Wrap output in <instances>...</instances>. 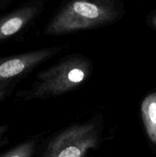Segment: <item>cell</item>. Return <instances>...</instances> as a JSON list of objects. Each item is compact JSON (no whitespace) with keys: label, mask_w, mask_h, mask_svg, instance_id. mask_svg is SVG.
<instances>
[{"label":"cell","mask_w":156,"mask_h":157,"mask_svg":"<svg viewBox=\"0 0 156 157\" xmlns=\"http://www.w3.org/2000/svg\"><path fill=\"white\" fill-rule=\"evenodd\" d=\"M113 0H71L50 21L47 35H60L107 24L117 17Z\"/></svg>","instance_id":"cell-1"},{"label":"cell","mask_w":156,"mask_h":157,"mask_svg":"<svg viewBox=\"0 0 156 157\" xmlns=\"http://www.w3.org/2000/svg\"><path fill=\"white\" fill-rule=\"evenodd\" d=\"M91 65L84 58H73L53 66L37 76L29 90L22 92L26 99L55 96L73 90L90 75Z\"/></svg>","instance_id":"cell-2"},{"label":"cell","mask_w":156,"mask_h":157,"mask_svg":"<svg viewBox=\"0 0 156 157\" xmlns=\"http://www.w3.org/2000/svg\"><path fill=\"white\" fill-rule=\"evenodd\" d=\"M99 141L94 124L75 125L55 136L46 148L42 157H84Z\"/></svg>","instance_id":"cell-3"},{"label":"cell","mask_w":156,"mask_h":157,"mask_svg":"<svg viewBox=\"0 0 156 157\" xmlns=\"http://www.w3.org/2000/svg\"><path fill=\"white\" fill-rule=\"evenodd\" d=\"M54 53V49H44L0 58V84L9 83L11 80L32 70Z\"/></svg>","instance_id":"cell-4"},{"label":"cell","mask_w":156,"mask_h":157,"mask_svg":"<svg viewBox=\"0 0 156 157\" xmlns=\"http://www.w3.org/2000/svg\"><path fill=\"white\" fill-rule=\"evenodd\" d=\"M37 12L35 7H25L0 18V42L18 33Z\"/></svg>","instance_id":"cell-5"},{"label":"cell","mask_w":156,"mask_h":157,"mask_svg":"<svg viewBox=\"0 0 156 157\" xmlns=\"http://www.w3.org/2000/svg\"><path fill=\"white\" fill-rule=\"evenodd\" d=\"M142 117L145 131L152 144H156V92L150 94L141 105Z\"/></svg>","instance_id":"cell-6"},{"label":"cell","mask_w":156,"mask_h":157,"mask_svg":"<svg viewBox=\"0 0 156 157\" xmlns=\"http://www.w3.org/2000/svg\"><path fill=\"white\" fill-rule=\"evenodd\" d=\"M36 142L34 140L26 141L15 148L6 152L0 157H32L35 150Z\"/></svg>","instance_id":"cell-7"},{"label":"cell","mask_w":156,"mask_h":157,"mask_svg":"<svg viewBox=\"0 0 156 157\" xmlns=\"http://www.w3.org/2000/svg\"><path fill=\"white\" fill-rule=\"evenodd\" d=\"M9 83L0 84V102L6 98L9 92Z\"/></svg>","instance_id":"cell-8"},{"label":"cell","mask_w":156,"mask_h":157,"mask_svg":"<svg viewBox=\"0 0 156 157\" xmlns=\"http://www.w3.org/2000/svg\"><path fill=\"white\" fill-rule=\"evenodd\" d=\"M8 130H9V127L7 125H1L0 126V147L3 144L4 141L6 140V133H7Z\"/></svg>","instance_id":"cell-9"},{"label":"cell","mask_w":156,"mask_h":157,"mask_svg":"<svg viewBox=\"0 0 156 157\" xmlns=\"http://www.w3.org/2000/svg\"><path fill=\"white\" fill-rule=\"evenodd\" d=\"M152 22H153V25H154V27L156 28V15H155V16L154 17V18H153V19H152Z\"/></svg>","instance_id":"cell-10"}]
</instances>
